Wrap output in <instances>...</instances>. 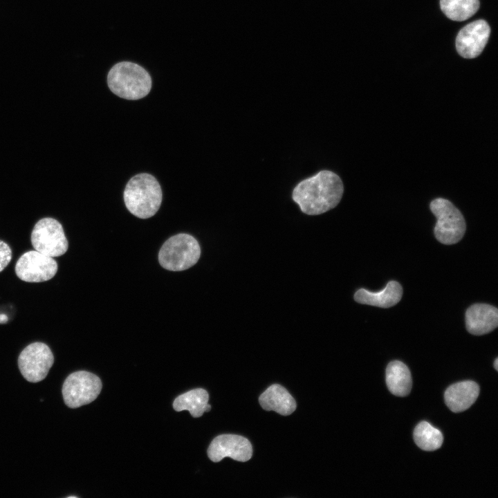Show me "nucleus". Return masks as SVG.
Listing matches in <instances>:
<instances>
[{"instance_id": "nucleus-1", "label": "nucleus", "mask_w": 498, "mask_h": 498, "mask_svg": "<svg viewBox=\"0 0 498 498\" xmlns=\"http://www.w3.org/2000/svg\"><path fill=\"white\" fill-rule=\"evenodd\" d=\"M343 192L339 176L329 170H322L299 182L293 189L292 198L302 212L318 215L337 206Z\"/></svg>"}, {"instance_id": "nucleus-2", "label": "nucleus", "mask_w": 498, "mask_h": 498, "mask_svg": "<svg viewBox=\"0 0 498 498\" xmlns=\"http://www.w3.org/2000/svg\"><path fill=\"white\" fill-rule=\"evenodd\" d=\"M123 197L127 208L132 214L140 219H147L158 210L162 202V191L155 177L141 173L129 181Z\"/></svg>"}, {"instance_id": "nucleus-3", "label": "nucleus", "mask_w": 498, "mask_h": 498, "mask_svg": "<svg viewBox=\"0 0 498 498\" xmlns=\"http://www.w3.org/2000/svg\"><path fill=\"white\" fill-rule=\"evenodd\" d=\"M109 89L120 98L139 100L145 97L151 88V78L141 66L131 62L115 64L107 75Z\"/></svg>"}, {"instance_id": "nucleus-4", "label": "nucleus", "mask_w": 498, "mask_h": 498, "mask_svg": "<svg viewBox=\"0 0 498 498\" xmlns=\"http://www.w3.org/2000/svg\"><path fill=\"white\" fill-rule=\"evenodd\" d=\"M200 255L198 241L190 234L180 233L163 243L158 253V261L166 270L182 271L196 264Z\"/></svg>"}, {"instance_id": "nucleus-5", "label": "nucleus", "mask_w": 498, "mask_h": 498, "mask_svg": "<svg viewBox=\"0 0 498 498\" xmlns=\"http://www.w3.org/2000/svg\"><path fill=\"white\" fill-rule=\"evenodd\" d=\"M430 208L437 219L434 229L436 239L445 245L459 242L466 229L465 219L459 210L443 198L434 199Z\"/></svg>"}, {"instance_id": "nucleus-6", "label": "nucleus", "mask_w": 498, "mask_h": 498, "mask_svg": "<svg viewBox=\"0 0 498 498\" xmlns=\"http://www.w3.org/2000/svg\"><path fill=\"white\" fill-rule=\"evenodd\" d=\"M102 386L100 379L91 372H73L66 378L62 386L64 403L71 408L89 404L98 396Z\"/></svg>"}, {"instance_id": "nucleus-7", "label": "nucleus", "mask_w": 498, "mask_h": 498, "mask_svg": "<svg viewBox=\"0 0 498 498\" xmlns=\"http://www.w3.org/2000/svg\"><path fill=\"white\" fill-rule=\"evenodd\" d=\"M31 243L35 250L51 257L64 255L68 247L62 225L50 217L36 223L31 233Z\"/></svg>"}, {"instance_id": "nucleus-8", "label": "nucleus", "mask_w": 498, "mask_h": 498, "mask_svg": "<svg viewBox=\"0 0 498 498\" xmlns=\"http://www.w3.org/2000/svg\"><path fill=\"white\" fill-rule=\"evenodd\" d=\"M54 357L49 347L43 342H33L21 352L18 365L21 374L29 382L44 380L53 365Z\"/></svg>"}, {"instance_id": "nucleus-9", "label": "nucleus", "mask_w": 498, "mask_h": 498, "mask_svg": "<svg viewBox=\"0 0 498 498\" xmlns=\"http://www.w3.org/2000/svg\"><path fill=\"white\" fill-rule=\"evenodd\" d=\"M57 268V263L53 257L37 250H30L17 260L15 273L22 281L42 282L52 279Z\"/></svg>"}, {"instance_id": "nucleus-10", "label": "nucleus", "mask_w": 498, "mask_h": 498, "mask_svg": "<svg viewBox=\"0 0 498 498\" xmlns=\"http://www.w3.org/2000/svg\"><path fill=\"white\" fill-rule=\"evenodd\" d=\"M252 454L250 442L245 437L236 434H221L215 437L208 449V455L214 462H219L225 457L245 462Z\"/></svg>"}, {"instance_id": "nucleus-11", "label": "nucleus", "mask_w": 498, "mask_h": 498, "mask_svg": "<svg viewBox=\"0 0 498 498\" xmlns=\"http://www.w3.org/2000/svg\"><path fill=\"white\" fill-rule=\"evenodd\" d=\"M490 34V28L485 20L479 19L467 24L456 38L458 53L466 59L478 57L484 49Z\"/></svg>"}, {"instance_id": "nucleus-12", "label": "nucleus", "mask_w": 498, "mask_h": 498, "mask_svg": "<svg viewBox=\"0 0 498 498\" xmlns=\"http://www.w3.org/2000/svg\"><path fill=\"white\" fill-rule=\"evenodd\" d=\"M498 325V310L486 304H475L465 312V326L468 331L475 335L488 333Z\"/></svg>"}, {"instance_id": "nucleus-13", "label": "nucleus", "mask_w": 498, "mask_h": 498, "mask_svg": "<svg viewBox=\"0 0 498 498\" xmlns=\"http://www.w3.org/2000/svg\"><path fill=\"white\" fill-rule=\"evenodd\" d=\"M479 394V385L475 382L467 380L450 386L445 391L444 398L448 408L457 413L470 407L476 401Z\"/></svg>"}, {"instance_id": "nucleus-14", "label": "nucleus", "mask_w": 498, "mask_h": 498, "mask_svg": "<svg viewBox=\"0 0 498 498\" xmlns=\"http://www.w3.org/2000/svg\"><path fill=\"white\" fill-rule=\"evenodd\" d=\"M261 407L266 411H275L287 416L292 414L297 405L293 397L280 385L273 384L268 387L259 398Z\"/></svg>"}, {"instance_id": "nucleus-15", "label": "nucleus", "mask_w": 498, "mask_h": 498, "mask_svg": "<svg viewBox=\"0 0 498 498\" xmlns=\"http://www.w3.org/2000/svg\"><path fill=\"white\" fill-rule=\"evenodd\" d=\"M403 288L396 281L388 282L385 288L379 292H371L360 288L354 295V299L360 304L382 308L396 305L401 299Z\"/></svg>"}, {"instance_id": "nucleus-16", "label": "nucleus", "mask_w": 498, "mask_h": 498, "mask_svg": "<svg viewBox=\"0 0 498 498\" xmlns=\"http://www.w3.org/2000/svg\"><path fill=\"white\" fill-rule=\"evenodd\" d=\"M386 384L392 394L401 397L408 395L412 385L408 367L398 360L389 362L386 369Z\"/></svg>"}, {"instance_id": "nucleus-17", "label": "nucleus", "mask_w": 498, "mask_h": 498, "mask_svg": "<svg viewBox=\"0 0 498 498\" xmlns=\"http://www.w3.org/2000/svg\"><path fill=\"white\" fill-rule=\"evenodd\" d=\"M209 395L206 390L197 388L178 396L173 403L176 412L187 410L194 418H198L205 412Z\"/></svg>"}, {"instance_id": "nucleus-18", "label": "nucleus", "mask_w": 498, "mask_h": 498, "mask_svg": "<svg viewBox=\"0 0 498 498\" xmlns=\"http://www.w3.org/2000/svg\"><path fill=\"white\" fill-rule=\"evenodd\" d=\"M479 0H440L441 9L451 20L463 21L473 16L479 8Z\"/></svg>"}, {"instance_id": "nucleus-19", "label": "nucleus", "mask_w": 498, "mask_h": 498, "mask_svg": "<svg viewBox=\"0 0 498 498\" xmlns=\"http://www.w3.org/2000/svg\"><path fill=\"white\" fill-rule=\"evenodd\" d=\"M414 440L421 450L434 451L442 445L443 437L439 430L429 423L422 421L414 429Z\"/></svg>"}, {"instance_id": "nucleus-20", "label": "nucleus", "mask_w": 498, "mask_h": 498, "mask_svg": "<svg viewBox=\"0 0 498 498\" xmlns=\"http://www.w3.org/2000/svg\"><path fill=\"white\" fill-rule=\"evenodd\" d=\"M12 250L10 247L4 241L0 240V272H1L10 262Z\"/></svg>"}, {"instance_id": "nucleus-21", "label": "nucleus", "mask_w": 498, "mask_h": 498, "mask_svg": "<svg viewBox=\"0 0 498 498\" xmlns=\"http://www.w3.org/2000/svg\"><path fill=\"white\" fill-rule=\"evenodd\" d=\"M8 321V317L5 314H0V324L5 323Z\"/></svg>"}, {"instance_id": "nucleus-22", "label": "nucleus", "mask_w": 498, "mask_h": 498, "mask_svg": "<svg viewBox=\"0 0 498 498\" xmlns=\"http://www.w3.org/2000/svg\"><path fill=\"white\" fill-rule=\"evenodd\" d=\"M494 367L496 370H498V358H497L494 362Z\"/></svg>"}, {"instance_id": "nucleus-23", "label": "nucleus", "mask_w": 498, "mask_h": 498, "mask_svg": "<svg viewBox=\"0 0 498 498\" xmlns=\"http://www.w3.org/2000/svg\"><path fill=\"white\" fill-rule=\"evenodd\" d=\"M210 409H211V406H210V405H209L208 403V405L206 406L205 412H209L210 410Z\"/></svg>"}]
</instances>
